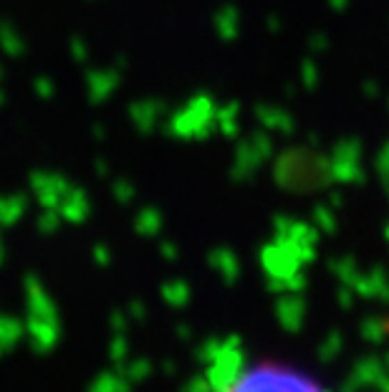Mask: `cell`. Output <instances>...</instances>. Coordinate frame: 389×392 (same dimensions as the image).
Here are the masks:
<instances>
[{
    "label": "cell",
    "instance_id": "cell-2",
    "mask_svg": "<svg viewBox=\"0 0 389 392\" xmlns=\"http://www.w3.org/2000/svg\"><path fill=\"white\" fill-rule=\"evenodd\" d=\"M384 332H387V336H389V319H387V324H384Z\"/></svg>",
    "mask_w": 389,
    "mask_h": 392
},
{
    "label": "cell",
    "instance_id": "cell-1",
    "mask_svg": "<svg viewBox=\"0 0 389 392\" xmlns=\"http://www.w3.org/2000/svg\"><path fill=\"white\" fill-rule=\"evenodd\" d=\"M220 392H324V387L288 364L258 362L228 379Z\"/></svg>",
    "mask_w": 389,
    "mask_h": 392
}]
</instances>
